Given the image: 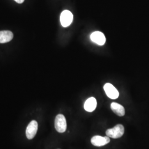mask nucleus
Listing matches in <instances>:
<instances>
[{
  "mask_svg": "<svg viewBox=\"0 0 149 149\" xmlns=\"http://www.w3.org/2000/svg\"><path fill=\"white\" fill-rule=\"evenodd\" d=\"M107 96L112 100H116L119 97V92L116 88L109 83L106 84L103 87Z\"/></svg>",
  "mask_w": 149,
  "mask_h": 149,
  "instance_id": "obj_4",
  "label": "nucleus"
},
{
  "mask_svg": "<svg viewBox=\"0 0 149 149\" xmlns=\"http://www.w3.org/2000/svg\"><path fill=\"white\" fill-rule=\"evenodd\" d=\"M91 141L93 145L95 146L100 147L108 144L110 142V139L108 136L102 137L101 136L96 135L92 137Z\"/></svg>",
  "mask_w": 149,
  "mask_h": 149,
  "instance_id": "obj_6",
  "label": "nucleus"
},
{
  "mask_svg": "<svg viewBox=\"0 0 149 149\" xmlns=\"http://www.w3.org/2000/svg\"><path fill=\"white\" fill-rule=\"evenodd\" d=\"M124 127L122 124H117L114 128L107 130V136L113 139L121 138L124 134Z\"/></svg>",
  "mask_w": 149,
  "mask_h": 149,
  "instance_id": "obj_1",
  "label": "nucleus"
},
{
  "mask_svg": "<svg viewBox=\"0 0 149 149\" xmlns=\"http://www.w3.org/2000/svg\"><path fill=\"white\" fill-rule=\"evenodd\" d=\"M73 21V15L68 10L63 11L60 15V22L62 26L67 27L69 26Z\"/></svg>",
  "mask_w": 149,
  "mask_h": 149,
  "instance_id": "obj_3",
  "label": "nucleus"
},
{
  "mask_svg": "<svg viewBox=\"0 0 149 149\" xmlns=\"http://www.w3.org/2000/svg\"><path fill=\"white\" fill-rule=\"evenodd\" d=\"M18 3H22L24 0H15Z\"/></svg>",
  "mask_w": 149,
  "mask_h": 149,
  "instance_id": "obj_11",
  "label": "nucleus"
},
{
  "mask_svg": "<svg viewBox=\"0 0 149 149\" xmlns=\"http://www.w3.org/2000/svg\"><path fill=\"white\" fill-rule=\"evenodd\" d=\"M111 108L113 112L119 117H123L125 115V109L124 107L120 104L113 102L111 104Z\"/></svg>",
  "mask_w": 149,
  "mask_h": 149,
  "instance_id": "obj_9",
  "label": "nucleus"
},
{
  "mask_svg": "<svg viewBox=\"0 0 149 149\" xmlns=\"http://www.w3.org/2000/svg\"><path fill=\"white\" fill-rule=\"evenodd\" d=\"M13 38V34L9 31H0V43H6L10 42Z\"/></svg>",
  "mask_w": 149,
  "mask_h": 149,
  "instance_id": "obj_10",
  "label": "nucleus"
},
{
  "mask_svg": "<svg viewBox=\"0 0 149 149\" xmlns=\"http://www.w3.org/2000/svg\"><path fill=\"white\" fill-rule=\"evenodd\" d=\"M97 107V101L94 97H90L86 101L84 108L87 112H92L95 110Z\"/></svg>",
  "mask_w": 149,
  "mask_h": 149,
  "instance_id": "obj_8",
  "label": "nucleus"
},
{
  "mask_svg": "<svg viewBox=\"0 0 149 149\" xmlns=\"http://www.w3.org/2000/svg\"><path fill=\"white\" fill-rule=\"evenodd\" d=\"M55 128L56 131L60 133H64L66 131L67 123L64 115L61 114L57 115L55 119Z\"/></svg>",
  "mask_w": 149,
  "mask_h": 149,
  "instance_id": "obj_2",
  "label": "nucleus"
},
{
  "mask_svg": "<svg viewBox=\"0 0 149 149\" xmlns=\"http://www.w3.org/2000/svg\"><path fill=\"white\" fill-rule=\"evenodd\" d=\"M91 39L93 42L101 46L103 45L106 41V39L104 34L98 31L92 33V34L91 35Z\"/></svg>",
  "mask_w": 149,
  "mask_h": 149,
  "instance_id": "obj_7",
  "label": "nucleus"
},
{
  "mask_svg": "<svg viewBox=\"0 0 149 149\" xmlns=\"http://www.w3.org/2000/svg\"><path fill=\"white\" fill-rule=\"evenodd\" d=\"M38 125L36 120H32L27 126L26 134L27 138L29 140L34 138L37 132Z\"/></svg>",
  "mask_w": 149,
  "mask_h": 149,
  "instance_id": "obj_5",
  "label": "nucleus"
}]
</instances>
